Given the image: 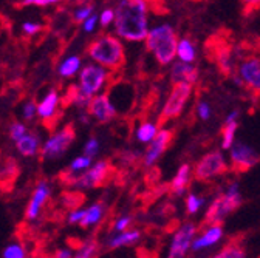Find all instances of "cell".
Wrapping results in <instances>:
<instances>
[{"mask_svg": "<svg viewBox=\"0 0 260 258\" xmlns=\"http://www.w3.org/2000/svg\"><path fill=\"white\" fill-rule=\"evenodd\" d=\"M115 34L122 41L141 42L149 34L147 0H121L115 8Z\"/></svg>", "mask_w": 260, "mask_h": 258, "instance_id": "1", "label": "cell"}, {"mask_svg": "<svg viewBox=\"0 0 260 258\" xmlns=\"http://www.w3.org/2000/svg\"><path fill=\"white\" fill-rule=\"evenodd\" d=\"M90 59L107 70L118 71L125 63V48L116 34H101L87 47Z\"/></svg>", "mask_w": 260, "mask_h": 258, "instance_id": "2", "label": "cell"}, {"mask_svg": "<svg viewBox=\"0 0 260 258\" xmlns=\"http://www.w3.org/2000/svg\"><path fill=\"white\" fill-rule=\"evenodd\" d=\"M178 36L172 25L162 23L149 29L146 38V50L155 57L159 65H169L177 57Z\"/></svg>", "mask_w": 260, "mask_h": 258, "instance_id": "3", "label": "cell"}, {"mask_svg": "<svg viewBox=\"0 0 260 258\" xmlns=\"http://www.w3.org/2000/svg\"><path fill=\"white\" fill-rule=\"evenodd\" d=\"M242 203H243V197L240 193L239 184L234 182L212 200L211 206L208 207L205 221L208 224H221L228 215H231L236 209L242 206Z\"/></svg>", "mask_w": 260, "mask_h": 258, "instance_id": "4", "label": "cell"}, {"mask_svg": "<svg viewBox=\"0 0 260 258\" xmlns=\"http://www.w3.org/2000/svg\"><path fill=\"white\" fill-rule=\"evenodd\" d=\"M192 91H193L192 84H187V82L174 84L165 105H162V110L159 113L158 124L162 125V124H166V122H169L172 119H177L183 113L186 104L189 102Z\"/></svg>", "mask_w": 260, "mask_h": 258, "instance_id": "5", "label": "cell"}, {"mask_svg": "<svg viewBox=\"0 0 260 258\" xmlns=\"http://www.w3.org/2000/svg\"><path fill=\"white\" fill-rule=\"evenodd\" d=\"M226 170H228V163L223 152L214 150L203 155L199 159V163L193 167V178L197 181L206 182L223 175Z\"/></svg>", "mask_w": 260, "mask_h": 258, "instance_id": "6", "label": "cell"}, {"mask_svg": "<svg viewBox=\"0 0 260 258\" xmlns=\"http://www.w3.org/2000/svg\"><path fill=\"white\" fill-rule=\"evenodd\" d=\"M109 79V71L106 67L100 63H88L79 71V88L82 93H85L90 98L100 94V91L104 88L106 82Z\"/></svg>", "mask_w": 260, "mask_h": 258, "instance_id": "7", "label": "cell"}, {"mask_svg": "<svg viewBox=\"0 0 260 258\" xmlns=\"http://www.w3.org/2000/svg\"><path fill=\"white\" fill-rule=\"evenodd\" d=\"M76 132L72 124H67L62 130L56 132L42 147V158L44 159H56L60 158L69 150L72 142L75 141Z\"/></svg>", "mask_w": 260, "mask_h": 258, "instance_id": "8", "label": "cell"}, {"mask_svg": "<svg viewBox=\"0 0 260 258\" xmlns=\"http://www.w3.org/2000/svg\"><path fill=\"white\" fill-rule=\"evenodd\" d=\"M110 164L109 161H98L96 164H91L90 169H87L82 175H78L72 186L78 187V189H94L103 186L109 176H110Z\"/></svg>", "mask_w": 260, "mask_h": 258, "instance_id": "9", "label": "cell"}, {"mask_svg": "<svg viewBox=\"0 0 260 258\" xmlns=\"http://www.w3.org/2000/svg\"><path fill=\"white\" fill-rule=\"evenodd\" d=\"M195 237H197L195 223H184L172 237L168 258H186L187 250L192 247V241Z\"/></svg>", "mask_w": 260, "mask_h": 258, "instance_id": "10", "label": "cell"}, {"mask_svg": "<svg viewBox=\"0 0 260 258\" xmlns=\"http://www.w3.org/2000/svg\"><path fill=\"white\" fill-rule=\"evenodd\" d=\"M230 161H231L233 169L242 173V172L249 170L258 163V155L251 145L242 141H236L233 147L230 149Z\"/></svg>", "mask_w": 260, "mask_h": 258, "instance_id": "11", "label": "cell"}, {"mask_svg": "<svg viewBox=\"0 0 260 258\" xmlns=\"http://www.w3.org/2000/svg\"><path fill=\"white\" fill-rule=\"evenodd\" d=\"M237 76L242 79L243 85L252 93L260 96V59L255 56H248L239 65Z\"/></svg>", "mask_w": 260, "mask_h": 258, "instance_id": "12", "label": "cell"}, {"mask_svg": "<svg viewBox=\"0 0 260 258\" xmlns=\"http://www.w3.org/2000/svg\"><path fill=\"white\" fill-rule=\"evenodd\" d=\"M172 138H174L172 130H169V128H161L158 135L153 138V141H150L147 144V150L144 153V161H143L146 167H152L162 156V153H165L168 150V147L171 145Z\"/></svg>", "mask_w": 260, "mask_h": 258, "instance_id": "13", "label": "cell"}, {"mask_svg": "<svg viewBox=\"0 0 260 258\" xmlns=\"http://www.w3.org/2000/svg\"><path fill=\"white\" fill-rule=\"evenodd\" d=\"M88 108V115L101 124H107L116 118V107L113 105L109 94H96L91 98Z\"/></svg>", "mask_w": 260, "mask_h": 258, "instance_id": "14", "label": "cell"}, {"mask_svg": "<svg viewBox=\"0 0 260 258\" xmlns=\"http://www.w3.org/2000/svg\"><path fill=\"white\" fill-rule=\"evenodd\" d=\"M171 79L174 84L177 82H187V84H195L199 81V68L193 63L187 62H172V70H171Z\"/></svg>", "mask_w": 260, "mask_h": 258, "instance_id": "15", "label": "cell"}, {"mask_svg": "<svg viewBox=\"0 0 260 258\" xmlns=\"http://www.w3.org/2000/svg\"><path fill=\"white\" fill-rule=\"evenodd\" d=\"M223 238V228L220 224H211L209 228L205 229V232L199 237H195L192 241V250H203L206 247L215 246Z\"/></svg>", "mask_w": 260, "mask_h": 258, "instance_id": "16", "label": "cell"}, {"mask_svg": "<svg viewBox=\"0 0 260 258\" xmlns=\"http://www.w3.org/2000/svg\"><path fill=\"white\" fill-rule=\"evenodd\" d=\"M212 53H214L212 57L217 63L218 70L226 76H231L234 70V59H233L231 48L226 47L224 44H220L217 47H212Z\"/></svg>", "mask_w": 260, "mask_h": 258, "instance_id": "17", "label": "cell"}, {"mask_svg": "<svg viewBox=\"0 0 260 258\" xmlns=\"http://www.w3.org/2000/svg\"><path fill=\"white\" fill-rule=\"evenodd\" d=\"M50 197V186L45 182V181H41L35 190V193H32V198L28 204V209H26V218L29 219H35L39 212H41V207L42 204L47 201V198Z\"/></svg>", "mask_w": 260, "mask_h": 258, "instance_id": "18", "label": "cell"}, {"mask_svg": "<svg viewBox=\"0 0 260 258\" xmlns=\"http://www.w3.org/2000/svg\"><path fill=\"white\" fill-rule=\"evenodd\" d=\"M57 105H59V94H57L56 90H51V91H48L45 94V98L38 105V115L42 119L48 121V119H51L56 115Z\"/></svg>", "mask_w": 260, "mask_h": 258, "instance_id": "19", "label": "cell"}, {"mask_svg": "<svg viewBox=\"0 0 260 258\" xmlns=\"http://www.w3.org/2000/svg\"><path fill=\"white\" fill-rule=\"evenodd\" d=\"M190 181V166L189 164H181L171 182L172 193L177 197H181L187 189V184Z\"/></svg>", "mask_w": 260, "mask_h": 258, "instance_id": "20", "label": "cell"}, {"mask_svg": "<svg viewBox=\"0 0 260 258\" xmlns=\"http://www.w3.org/2000/svg\"><path fill=\"white\" fill-rule=\"evenodd\" d=\"M16 147L23 156H35L39 152V136L36 133H25L19 141H16Z\"/></svg>", "mask_w": 260, "mask_h": 258, "instance_id": "21", "label": "cell"}, {"mask_svg": "<svg viewBox=\"0 0 260 258\" xmlns=\"http://www.w3.org/2000/svg\"><path fill=\"white\" fill-rule=\"evenodd\" d=\"M177 57H178V60L187 62V63H193L195 59H197V48H195L193 42L189 38H183L178 41Z\"/></svg>", "mask_w": 260, "mask_h": 258, "instance_id": "22", "label": "cell"}, {"mask_svg": "<svg viewBox=\"0 0 260 258\" xmlns=\"http://www.w3.org/2000/svg\"><path fill=\"white\" fill-rule=\"evenodd\" d=\"M141 237V232L140 231H124V232H119L118 235H113L109 241V247L110 249H118V247H122V246H130L134 244L140 240Z\"/></svg>", "mask_w": 260, "mask_h": 258, "instance_id": "23", "label": "cell"}, {"mask_svg": "<svg viewBox=\"0 0 260 258\" xmlns=\"http://www.w3.org/2000/svg\"><path fill=\"white\" fill-rule=\"evenodd\" d=\"M91 163H93V158H90V156H87V155L84 153V155H81V156H78V158H75V159H73V163L70 164L69 170L63 173V176H70L69 182L72 184V182H73V179L76 178V175H75V173L85 172L87 169H90V167H91Z\"/></svg>", "mask_w": 260, "mask_h": 258, "instance_id": "24", "label": "cell"}, {"mask_svg": "<svg viewBox=\"0 0 260 258\" xmlns=\"http://www.w3.org/2000/svg\"><path fill=\"white\" fill-rule=\"evenodd\" d=\"M59 75L62 78H73L81 71V59L78 56H69L59 65Z\"/></svg>", "mask_w": 260, "mask_h": 258, "instance_id": "25", "label": "cell"}, {"mask_svg": "<svg viewBox=\"0 0 260 258\" xmlns=\"http://www.w3.org/2000/svg\"><path fill=\"white\" fill-rule=\"evenodd\" d=\"M158 125L155 122L150 121H144L141 125H138L137 128V139L141 144H149L150 141H153V138L158 135Z\"/></svg>", "mask_w": 260, "mask_h": 258, "instance_id": "26", "label": "cell"}, {"mask_svg": "<svg viewBox=\"0 0 260 258\" xmlns=\"http://www.w3.org/2000/svg\"><path fill=\"white\" fill-rule=\"evenodd\" d=\"M103 215H104V204L103 203L91 204L88 209H85V216L79 224L82 226V228H88V226L98 224L103 219Z\"/></svg>", "mask_w": 260, "mask_h": 258, "instance_id": "27", "label": "cell"}, {"mask_svg": "<svg viewBox=\"0 0 260 258\" xmlns=\"http://www.w3.org/2000/svg\"><path fill=\"white\" fill-rule=\"evenodd\" d=\"M237 128H239V122L237 121L224 122V125L221 128V149L223 150H230L233 147V144L236 142Z\"/></svg>", "mask_w": 260, "mask_h": 258, "instance_id": "28", "label": "cell"}, {"mask_svg": "<svg viewBox=\"0 0 260 258\" xmlns=\"http://www.w3.org/2000/svg\"><path fill=\"white\" fill-rule=\"evenodd\" d=\"M246 253H245V249L240 246V244H236V243H231L224 246L218 253H215L212 258H245Z\"/></svg>", "mask_w": 260, "mask_h": 258, "instance_id": "29", "label": "cell"}, {"mask_svg": "<svg viewBox=\"0 0 260 258\" xmlns=\"http://www.w3.org/2000/svg\"><path fill=\"white\" fill-rule=\"evenodd\" d=\"M203 203H205V200H203L202 197H199L197 193H189L187 198H186V209H187V213H190V215L199 213L200 209L203 207Z\"/></svg>", "mask_w": 260, "mask_h": 258, "instance_id": "30", "label": "cell"}, {"mask_svg": "<svg viewBox=\"0 0 260 258\" xmlns=\"http://www.w3.org/2000/svg\"><path fill=\"white\" fill-rule=\"evenodd\" d=\"M96 252H98V244L93 240H90V241H85L78 249V252L75 253L73 258H94Z\"/></svg>", "mask_w": 260, "mask_h": 258, "instance_id": "31", "label": "cell"}, {"mask_svg": "<svg viewBox=\"0 0 260 258\" xmlns=\"http://www.w3.org/2000/svg\"><path fill=\"white\" fill-rule=\"evenodd\" d=\"M16 161L14 159H8L5 163L0 166V181H5V179H11L16 176L17 173V167H16Z\"/></svg>", "mask_w": 260, "mask_h": 258, "instance_id": "32", "label": "cell"}, {"mask_svg": "<svg viewBox=\"0 0 260 258\" xmlns=\"http://www.w3.org/2000/svg\"><path fill=\"white\" fill-rule=\"evenodd\" d=\"M91 14H93V5H88L87 4V5H82L81 8H78L73 13V19L78 23H84V20H87Z\"/></svg>", "mask_w": 260, "mask_h": 258, "instance_id": "33", "label": "cell"}, {"mask_svg": "<svg viewBox=\"0 0 260 258\" xmlns=\"http://www.w3.org/2000/svg\"><path fill=\"white\" fill-rule=\"evenodd\" d=\"M240 4L245 16H251L260 10V0H240Z\"/></svg>", "mask_w": 260, "mask_h": 258, "instance_id": "34", "label": "cell"}, {"mask_svg": "<svg viewBox=\"0 0 260 258\" xmlns=\"http://www.w3.org/2000/svg\"><path fill=\"white\" fill-rule=\"evenodd\" d=\"M4 258H25V250L19 244H11L5 249Z\"/></svg>", "mask_w": 260, "mask_h": 258, "instance_id": "35", "label": "cell"}, {"mask_svg": "<svg viewBox=\"0 0 260 258\" xmlns=\"http://www.w3.org/2000/svg\"><path fill=\"white\" fill-rule=\"evenodd\" d=\"M98 152H100V141L96 138H90L84 145V153L90 158H94L98 155Z\"/></svg>", "mask_w": 260, "mask_h": 258, "instance_id": "36", "label": "cell"}, {"mask_svg": "<svg viewBox=\"0 0 260 258\" xmlns=\"http://www.w3.org/2000/svg\"><path fill=\"white\" fill-rule=\"evenodd\" d=\"M25 133H26V127L22 122H14L10 128V136L14 141H19Z\"/></svg>", "mask_w": 260, "mask_h": 258, "instance_id": "37", "label": "cell"}, {"mask_svg": "<svg viewBox=\"0 0 260 258\" xmlns=\"http://www.w3.org/2000/svg\"><path fill=\"white\" fill-rule=\"evenodd\" d=\"M113 20H115V10L112 8H106L100 16V23L103 28H107L110 23H113Z\"/></svg>", "mask_w": 260, "mask_h": 258, "instance_id": "38", "label": "cell"}, {"mask_svg": "<svg viewBox=\"0 0 260 258\" xmlns=\"http://www.w3.org/2000/svg\"><path fill=\"white\" fill-rule=\"evenodd\" d=\"M197 115H199V118L202 121H208L211 118V115H212L211 105L208 102H205V101L199 102V105H197Z\"/></svg>", "mask_w": 260, "mask_h": 258, "instance_id": "39", "label": "cell"}, {"mask_svg": "<svg viewBox=\"0 0 260 258\" xmlns=\"http://www.w3.org/2000/svg\"><path fill=\"white\" fill-rule=\"evenodd\" d=\"M22 29H23V33L26 36H35L36 33H39V31L42 29V25L41 23H35V22H25L22 25Z\"/></svg>", "mask_w": 260, "mask_h": 258, "instance_id": "40", "label": "cell"}, {"mask_svg": "<svg viewBox=\"0 0 260 258\" xmlns=\"http://www.w3.org/2000/svg\"><path fill=\"white\" fill-rule=\"evenodd\" d=\"M36 113H38V105L32 101H28L23 105V118H25V121H31L32 118L36 116Z\"/></svg>", "mask_w": 260, "mask_h": 258, "instance_id": "41", "label": "cell"}, {"mask_svg": "<svg viewBox=\"0 0 260 258\" xmlns=\"http://www.w3.org/2000/svg\"><path fill=\"white\" fill-rule=\"evenodd\" d=\"M65 198V204H67L69 207H78L82 201V197L79 195V193H65L63 195Z\"/></svg>", "mask_w": 260, "mask_h": 258, "instance_id": "42", "label": "cell"}, {"mask_svg": "<svg viewBox=\"0 0 260 258\" xmlns=\"http://www.w3.org/2000/svg\"><path fill=\"white\" fill-rule=\"evenodd\" d=\"M130 223H132V218L127 216V215L118 218L116 223H115V231H116V232H124V231H127V228L130 226Z\"/></svg>", "mask_w": 260, "mask_h": 258, "instance_id": "43", "label": "cell"}, {"mask_svg": "<svg viewBox=\"0 0 260 258\" xmlns=\"http://www.w3.org/2000/svg\"><path fill=\"white\" fill-rule=\"evenodd\" d=\"M85 216V210L84 209H75L70 215H69V223L75 224V223H81Z\"/></svg>", "mask_w": 260, "mask_h": 258, "instance_id": "44", "label": "cell"}, {"mask_svg": "<svg viewBox=\"0 0 260 258\" xmlns=\"http://www.w3.org/2000/svg\"><path fill=\"white\" fill-rule=\"evenodd\" d=\"M96 23H98V16H94V14H91L87 20H84V31L85 33H91V31H94V28H96Z\"/></svg>", "mask_w": 260, "mask_h": 258, "instance_id": "45", "label": "cell"}, {"mask_svg": "<svg viewBox=\"0 0 260 258\" xmlns=\"http://www.w3.org/2000/svg\"><path fill=\"white\" fill-rule=\"evenodd\" d=\"M25 7H28V5H36V7H48L50 4H48V0H23L22 2Z\"/></svg>", "mask_w": 260, "mask_h": 258, "instance_id": "46", "label": "cell"}, {"mask_svg": "<svg viewBox=\"0 0 260 258\" xmlns=\"http://www.w3.org/2000/svg\"><path fill=\"white\" fill-rule=\"evenodd\" d=\"M57 258H72V250L69 249H63L57 252Z\"/></svg>", "mask_w": 260, "mask_h": 258, "instance_id": "47", "label": "cell"}, {"mask_svg": "<svg viewBox=\"0 0 260 258\" xmlns=\"http://www.w3.org/2000/svg\"><path fill=\"white\" fill-rule=\"evenodd\" d=\"M70 2H73V4H79V5H87L90 0H70Z\"/></svg>", "mask_w": 260, "mask_h": 258, "instance_id": "48", "label": "cell"}, {"mask_svg": "<svg viewBox=\"0 0 260 258\" xmlns=\"http://www.w3.org/2000/svg\"><path fill=\"white\" fill-rule=\"evenodd\" d=\"M60 2V0H48V4L50 5H53V4H59Z\"/></svg>", "mask_w": 260, "mask_h": 258, "instance_id": "49", "label": "cell"}, {"mask_svg": "<svg viewBox=\"0 0 260 258\" xmlns=\"http://www.w3.org/2000/svg\"><path fill=\"white\" fill-rule=\"evenodd\" d=\"M190 2H203V0H190Z\"/></svg>", "mask_w": 260, "mask_h": 258, "instance_id": "50", "label": "cell"}]
</instances>
